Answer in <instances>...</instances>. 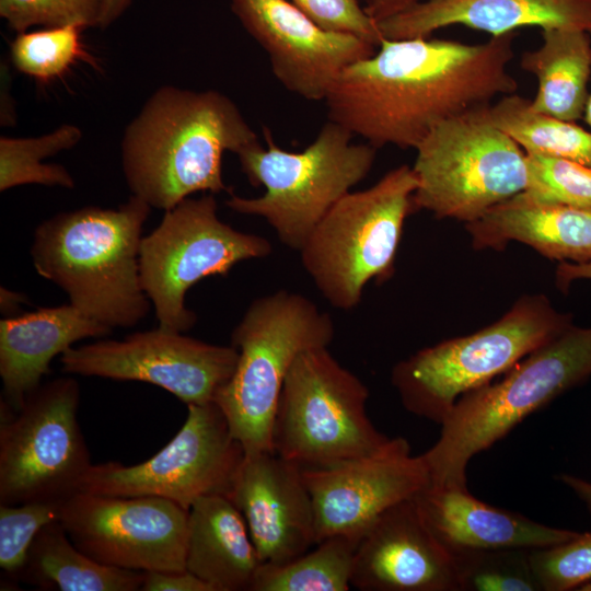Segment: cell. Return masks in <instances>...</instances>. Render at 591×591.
Returning <instances> with one entry per match:
<instances>
[{
	"mask_svg": "<svg viewBox=\"0 0 591 591\" xmlns=\"http://www.w3.org/2000/svg\"><path fill=\"white\" fill-rule=\"evenodd\" d=\"M517 35L480 44L382 38L372 56L335 80L324 101L328 120L376 149H416L442 121L518 91L508 70Z\"/></svg>",
	"mask_w": 591,
	"mask_h": 591,
	"instance_id": "obj_1",
	"label": "cell"
},
{
	"mask_svg": "<svg viewBox=\"0 0 591 591\" xmlns=\"http://www.w3.org/2000/svg\"><path fill=\"white\" fill-rule=\"evenodd\" d=\"M257 142L225 94L163 85L125 128L123 172L134 196L166 211L197 192H231L222 176L223 153Z\"/></svg>",
	"mask_w": 591,
	"mask_h": 591,
	"instance_id": "obj_2",
	"label": "cell"
},
{
	"mask_svg": "<svg viewBox=\"0 0 591 591\" xmlns=\"http://www.w3.org/2000/svg\"><path fill=\"white\" fill-rule=\"evenodd\" d=\"M151 207L137 196L116 209L84 207L61 212L35 230V270L53 281L85 316L132 327L150 310L142 289L139 252Z\"/></svg>",
	"mask_w": 591,
	"mask_h": 591,
	"instance_id": "obj_3",
	"label": "cell"
},
{
	"mask_svg": "<svg viewBox=\"0 0 591 591\" xmlns=\"http://www.w3.org/2000/svg\"><path fill=\"white\" fill-rule=\"evenodd\" d=\"M591 376V327L573 324L542 345L497 383L462 395L422 455L431 486L467 489L466 467L532 413Z\"/></svg>",
	"mask_w": 591,
	"mask_h": 591,
	"instance_id": "obj_4",
	"label": "cell"
},
{
	"mask_svg": "<svg viewBox=\"0 0 591 591\" xmlns=\"http://www.w3.org/2000/svg\"><path fill=\"white\" fill-rule=\"evenodd\" d=\"M264 138L267 148L257 142L236 154L248 182L264 194L231 195L225 205L265 219L282 244L299 252L329 209L369 174L376 148L354 143V135L332 120L299 152L277 146L267 128Z\"/></svg>",
	"mask_w": 591,
	"mask_h": 591,
	"instance_id": "obj_5",
	"label": "cell"
},
{
	"mask_svg": "<svg viewBox=\"0 0 591 591\" xmlns=\"http://www.w3.org/2000/svg\"><path fill=\"white\" fill-rule=\"evenodd\" d=\"M331 315L306 297L279 290L255 299L231 334L239 358L215 403L245 453L274 451L271 432L286 376L297 357L328 347Z\"/></svg>",
	"mask_w": 591,
	"mask_h": 591,
	"instance_id": "obj_6",
	"label": "cell"
},
{
	"mask_svg": "<svg viewBox=\"0 0 591 591\" xmlns=\"http://www.w3.org/2000/svg\"><path fill=\"white\" fill-rule=\"evenodd\" d=\"M572 325L544 294L522 296L495 323L443 340L396 363L391 381L403 406L439 425L464 394L506 373Z\"/></svg>",
	"mask_w": 591,
	"mask_h": 591,
	"instance_id": "obj_7",
	"label": "cell"
},
{
	"mask_svg": "<svg viewBox=\"0 0 591 591\" xmlns=\"http://www.w3.org/2000/svg\"><path fill=\"white\" fill-rule=\"evenodd\" d=\"M417 185L413 167L397 166L372 186L347 193L311 232L299 250L301 263L332 306L356 308L370 280L392 276Z\"/></svg>",
	"mask_w": 591,
	"mask_h": 591,
	"instance_id": "obj_8",
	"label": "cell"
},
{
	"mask_svg": "<svg viewBox=\"0 0 591 591\" xmlns=\"http://www.w3.org/2000/svg\"><path fill=\"white\" fill-rule=\"evenodd\" d=\"M368 387L328 347L301 352L279 396L274 452L302 468H324L380 451L392 438L368 417Z\"/></svg>",
	"mask_w": 591,
	"mask_h": 591,
	"instance_id": "obj_9",
	"label": "cell"
},
{
	"mask_svg": "<svg viewBox=\"0 0 591 591\" xmlns=\"http://www.w3.org/2000/svg\"><path fill=\"white\" fill-rule=\"evenodd\" d=\"M490 105L442 121L417 146L415 210L470 223L525 189V152L491 121Z\"/></svg>",
	"mask_w": 591,
	"mask_h": 591,
	"instance_id": "obj_10",
	"label": "cell"
},
{
	"mask_svg": "<svg viewBox=\"0 0 591 591\" xmlns=\"http://www.w3.org/2000/svg\"><path fill=\"white\" fill-rule=\"evenodd\" d=\"M273 252L259 235L237 231L220 220L213 194L185 198L166 210L159 225L143 236L140 280L154 308L159 327L184 333L196 323L185 296L199 280L225 276L237 263Z\"/></svg>",
	"mask_w": 591,
	"mask_h": 591,
	"instance_id": "obj_11",
	"label": "cell"
},
{
	"mask_svg": "<svg viewBox=\"0 0 591 591\" xmlns=\"http://www.w3.org/2000/svg\"><path fill=\"white\" fill-rule=\"evenodd\" d=\"M80 389L70 376L32 392L14 410L1 403L0 503L66 501L91 467L78 422Z\"/></svg>",
	"mask_w": 591,
	"mask_h": 591,
	"instance_id": "obj_12",
	"label": "cell"
},
{
	"mask_svg": "<svg viewBox=\"0 0 591 591\" xmlns=\"http://www.w3.org/2000/svg\"><path fill=\"white\" fill-rule=\"evenodd\" d=\"M187 408L181 429L153 456L127 466L119 462L92 464L80 491L160 497L186 510L202 497H229L245 451L217 403Z\"/></svg>",
	"mask_w": 591,
	"mask_h": 591,
	"instance_id": "obj_13",
	"label": "cell"
},
{
	"mask_svg": "<svg viewBox=\"0 0 591 591\" xmlns=\"http://www.w3.org/2000/svg\"><path fill=\"white\" fill-rule=\"evenodd\" d=\"M188 510L160 497L79 491L60 523L72 543L96 561L136 571H183Z\"/></svg>",
	"mask_w": 591,
	"mask_h": 591,
	"instance_id": "obj_14",
	"label": "cell"
},
{
	"mask_svg": "<svg viewBox=\"0 0 591 591\" xmlns=\"http://www.w3.org/2000/svg\"><path fill=\"white\" fill-rule=\"evenodd\" d=\"M237 358L232 345H212L159 327L121 340L70 347L60 362L66 373L146 382L186 405H202L215 401L232 376Z\"/></svg>",
	"mask_w": 591,
	"mask_h": 591,
	"instance_id": "obj_15",
	"label": "cell"
},
{
	"mask_svg": "<svg viewBox=\"0 0 591 591\" xmlns=\"http://www.w3.org/2000/svg\"><path fill=\"white\" fill-rule=\"evenodd\" d=\"M302 474L314 508L315 544L339 534L360 540L385 510L431 484L422 455H413L402 437L373 454Z\"/></svg>",
	"mask_w": 591,
	"mask_h": 591,
	"instance_id": "obj_16",
	"label": "cell"
},
{
	"mask_svg": "<svg viewBox=\"0 0 591 591\" xmlns=\"http://www.w3.org/2000/svg\"><path fill=\"white\" fill-rule=\"evenodd\" d=\"M231 9L267 54L275 78L308 101H325L338 76L378 48L323 28L289 0H231Z\"/></svg>",
	"mask_w": 591,
	"mask_h": 591,
	"instance_id": "obj_17",
	"label": "cell"
},
{
	"mask_svg": "<svg viewBox=\"0 0 591 591\" xmlns=\"http://www.w3.org/2000/svg\"><path fill=\"white\" fill-rule=\"evenodd\" d=\"M414 498L385 510L361 535L351 587L361 591H461L454 555L429 529Z\"/></svg>",
	"mask_w": 591,
	"mask_h": 591,
	"instance_id": "obj_18",
	"label": "cell"
},
{
	"mask_svg": "<svg viewBox=\"0 0 591 591\" xmlns=\"http://www.w3.org/2000/svg\"><path fill=\"white\" fill-rule=\"evenodd\" d=\"M229 498L262 564H285L315 545L314 508L302 467L274 451L245 453Z\"/></svg>",
	"mask_w": 591,
	"mask_h": 591,
	"instance_id": "obj_19",
	"label": "cell"
},
{
	"mask_svg": "<svg viewBox=\"0 0 591 591\" xmlns=\"http://www.w3.org/2000/svg\"><path fill=\"white\" fill-rule=\"evenodd\" d=\"M452 25L491 36L529 26L581 30L591 36V0H424L378 23L387 39L429 37Z\"/></svg>",
	"mask_w": 591,
	"mask_h": 591,
	"instance_id": "obj_20",
	"label": "cell"
},
{
	"mask_svg": "<svg viewBox=\"0 0 591 591\" xmlns=\"http://www.w3.org/2000/svg\"><path fill=\"white\" fill-rule=\"evenodd\" d=\"M414 499L429 529L452 554L506 547L545 548L570 541L579 533L493 507L467 489L430 485Z\"/></svg>",
	"mask_w": 591,
	"mask_h": 591,
	"instance_id": "obj_21",
	"label": "cell"
},
{
	"mask_svg": "<svg viewBox=\"0 0 591 591\" xmlns=\"http://www.w3.org/2000/svg\"><path fill=\"white\" fill-rule=\"evenodd\" d=\"M112 328L71 303L7 316L0 322V376L5 404L19 409L49 372V364L76 341L102 337Z\"/></svg>",
	"mask_w": 591,
	"mask_h": 591,
	"instance_id": "obj_22",
	"label": "cell"
},
{
	"mask_svg": "<svg viewBox=\"0 0 591 591\" xmlns=\"http://www.w3.org/2000/svg\"><path fill=\"white\" fill-rule=\"evenodd\" d=\"M475 250H503L511 241L546 258L591 262V209L544 204L520 193L466 223Z\"/></svg>",
	"mask_w": 591,
	"mask_h": 591,
	"instance_id": "obj_23",
	"label": "cell"
},
{
	"mask_svg": "<svg viewBox=\"0 0 591 591\" xmlns=\"http://www.w3.org/2000/svg\"><path fill=\"white\" fill-rule=\"evenodd\" d=\"M262 561L229 497L197 499L188 510L185 568L212 591H250Z\"/></svg>",
	"mask_w": 591,
	"mask_h": 591,
	"instance_id": "obj_24",
	"label": "cell"
},
{
	"mask_svg": "<svg viewBox=\"0 0 591 591\" xmlns=\"http://www.w3.org/2000/svg\"><path fill=\"white\" fill-rule=\"evenodd\" d=\"M542 44L520 59L537 80L530 107L540 114L577 121L583 117L591 74V36L573 28L542 30Z\"/></svg>",
	"mask_w": 591,
	"mask_h": 591,
	"instance_id": "obj_25",
	"label": "cell"
},
{
	"mask_svg": "<svg viewBox=\"0 0 591 591\" xmlns=\"http://www.w3.org/2000/svg\"><path fill=\"white\" fill-rule=\"evenodd\" d=\"M146 571L107 566L80 551L60 522L46 525L34 540L15 578L42 590L138 591Z\"/></svg>",
	"mask_w": 591,
	"mask_h": 591,
	"instance_id": "obj_26",
	"label": "cell"
},
{
	"mask_svg": "<svg viewBox=\"0 0 591 591\" xmlns=\"http://www.w3.org/2000/svg\"><path fill=\"white\" fill-rule=\"evenodd\" d=\"M491 121L526 153L568 159L591 167V131L576 121L534 112L530 100L503 95L488 108Z\"/></svg>",
	"mask_w": 591,
	"mask_h": 591,
	"instance_id": "obj_27",
	"label": "cell"
},
{
	"mask_svg": "<svg viewBox=\"0 0 591 591\" xmlns=\"http://www.w3.org/2000/svg\"><path fill=\"white\" fill-rule=\"evenodd\" d=\"M358 542L333 535L285 564H260L250 591H347Z\"/></svg>",
	"mask_w": 591,
	"mask_h": 591,
	"instance_id": "obj_28",
	"label": "cell"
},
{
	"mask_svg": "<svg viewBox=\"0 0 591 591\" xmlns=\"http://www.w3.org/2000/svg\"><path fill=\"white\" fill-rule=\"evenodd\" d=\"M81 138V129L69 124L39 137H1L0 190L25 184L73 188L74 179L66 167L43 160L74 147Z\"/></svg>",
	"mask_w": 591,
	"mask_h": 591,
	"instance_id": "obj_29",
	"label": "cell"
},
{
	"mask_svg": "<svg viewBox=\"0 0 591 591\" xmlns=\"http://www.w3.org/2000/svg\"><path fill=\"white\" fill-rule=\"evenodd\" d=\"M453 555L461 591H542L529 548L463 551Z\"/></svg>",
	"mask_w": 591,
	"mask_h": 591,
	"instance_id": "obj_30",
	"label": "cell"
},
{
	"mask_svg": "<svg viewBox=\"0 0 591 591\" xmlns=\"http://www.w3.org/2000/svg\"><path fill=\"white\" fill-rule=\"evenodd\" d=\"M81 30L69 25L19 33L10 48L14 68L40 82L61 76L85 56Z\"/></svg>",
	"mask_w": 591,
	"mask_h": 591,
	"instance_id": "obj_31",
	"label": "cell"
},
{
	"mask_svg": "<svg viewBox=\"0 0 591 591\" xmlns=\"http://www.w3.org/2000/svg\"><path fill=\"white\" fill-rule=\"evenodd\" d=\"M529 198L544 204L591 209V167L541 153H526Z\"/></svg>",
	"mask_w": 591,
	"mask_h": 591,
	"instance_id": "obj_32",
	"label": "cell"
},
{
	"mask_svg": "<svg viewBox=\"0 0 591 591\" xmlns=\"http://www.w3.org/2000/svg\"><path fill=\"white\" fill-rule=\"evenodd\" d=\"M65 501L0 503V567L18 576L38 533L48 524L60 522Z\"/></svg>",
	"mask_w": 591,
	"mask_h": 591,
	"instance_id": "obj_33",
	"label": "cell"
},
{
	"mask_svg": "<svg viewBox=\"0 0 591 591\" xmlns=\"http://www.w3.org/2000/svg\"><path fill=\"white\" fill-rule=\"evenodd\" d=\"M531 565L542 591L578 590L591 581V532L565 543L531 549Z\"/></svg>",
	"mask_w": 591,
	"mask_h": 591,
	"instance_id": "obj_34",
	"label": "cell"
},
{
	"mask_svg": "<svg viewBox=\"0 0 591 591\" xmlns=\"http://www.w3.org/2000/svg\"><path fill=\"white\" fill-rule=\"evenodd\" d=\"M102 0H0V16L18 33L32 26H99Z\"/></svg>",
	"mask_w": 591,
	"mask_h": 591,
	"instance_id": "obj_35",
	"label": "cell"
},
{
	"mask_svg": "<svg viewBox=\"0 0 591 591\" xmlns=\"http://www.w3.org/2000/svg\"><path fill=\"white\" fill-rule=\"evenodd\" d=\"M325 30L351 34L374 46L382 36L378 23L367 13L360 0H290Z\"/></svg>",
	"mask_w": 591,
	"mask_h": 591,
	"instance_id": "obj_36",
	"label": "cell"
},
{
	"mask_svg": "<svg viewBox=\"0 0 591 591\" xmlns=\"http://www.w3.org/2000/svg\"><path fill=\"white\" fill-rule=\"evenodd\" d=\"M142 591H212L198 577L183 571H148L141 587Z\"/></svg>",
	"mask_w": 591,
	"mask_h": 591,
	"instance_id": "obj_37",
	"label": "cell"
},
{
	"mask_svg": "<svg viewBox=\"0 0 591 591\" xmlns=\"http://www.w3.org/2000/svg\"><path fill=\"white\" fill-rule=\"evenodd\" d=\"M421 1L424 0H367L364 9L379 23Z\"/></svg>",
	"mask_w": 591,
	"mask_h": 591,
	"instance_id": "obj_38",
	"label": "cell"
},
{
	"mask_svg": "<svg viewBox=\"0 0 591 591\" xmlns=\"http://www.w3.org/2000/svg\"><path fill=\"white\" fill-rule=\"evenodd\" d=\"M580 279L591 280V262L575 264L560 262L556 269V286L559 290L567 291L569 286Z\"/></svg>",
	"mask_w": 591,
	"mask_h": 591,
	"instance_id": "obj_39",
	"label": "cell"
},
{
	"mask_svg": "<svg viewBox=\"0 0 591 591\" xmlns=\"http://www.w3.org/2000/svg\"><path fill=\"white\" fill-rule=\"evenodd\" d=\"M11 77L7 65H1V125L12 126L15 124L16 116L14 109V101L10 93Z\"/></svg>",
	"mask_w": 591,
	"mask_h": 591,
	"instance_id": "obj_40",
	"label": "cell"
},
{
	"mask_svg": "<svg viewBox=\"0 0 591 591\" xmlns=\"http://www.w3.org/2000/svg\"><path fill=\"white\" fill-rule=\"evenodd\" d=\"M558 479L576 494L591 514V482L570 474H560Z\"/></svg>",
	"mask_w": 591,
	"mask_h": 591,
	"instance_id": "obj_41",
	"label": "cell"
},
{
	"mask_svg": "<svg viewBox=\"0 0 591 591\" xmlns=\"http://www.w3.org/2000/svg\"><path fill=\"white\" fill-rule=\"evenodd\" d=\"M131 0H102V11L99 27L112 25L129 7Z\"/></svg>",
	"mask_w": 591,
	"mask_h": 591,
	"instance_id": "obj_42",
	"label": "cell"
},
{
	"mask_svg": "<svg viewBox=\"0 0 591 591\" xmlns=\"http://www.w3.org/2000/svg\"><path fill=\"white\" fill-rule=\"evenodd\" d=\"M23 301L20 293H15L5 288H1V309L4 313H14Z\"/></svg>",
	"mask_w": 591,
	"mask_h": 591,
	"instance_id": "obj_43",
	"label": "cell"
},
{
	"mask_svg": "<svg viewBox=\"0 0 591 591\" xmlns=\"http://www.w3.org/2000/svg\"><path fill=\"white\" fill-rule=\"evenodd\" d=\"M582 118L584 119V123L591 128V93H589Z\"/></svg>",
	"mask_w": 591,
	"mask_h": 591,
	"instance_id": "obj_44",
	"label": "cell"
},
{
	"mask_svg": "<svg viewBox=\"0 0 591 591\" xmlns=\"http://www.w3.org/2000/svg\"><path fill=\"white\" fill-rule=\"evenodd\" d=\"M579 591H591V581L581 586L579 589Z\"/></svg>",
	"mask_w": 591,
	"mask_h": 591,
	"instance_id": "obj_45",
	"label": "cell"
}]
</instances>
